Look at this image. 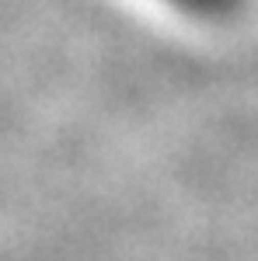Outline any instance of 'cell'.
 <instances>
[{"label": "cell", "mask_w": 258, "mask_h": 261, "mask_svg": "<svg viewBox=\"0 0 258 261\" xmlns=\"http://www.w3.org/2000/svg\"><path fill=\"white\" fill-rule=\"evenodd\" d=\"M185 7H199V11H223V7H230L234 0H178Z\"/></svg>", "instance_id": "cell-1"}]
</instances>
